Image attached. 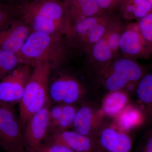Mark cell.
Listing matches in <instances>:
<instances>
[{
  "label": "cell",
  "mask_w": 152,
  "mask_h": 152,
  "mask_svg": "<svg viewBox=\"0 0 152 152\" xmlns=\"http://www.w3.org/2000/svg\"><path fill=\"white\" fill-rule=\"evenodd\" d=\"M15 6L18 18L32 31L60 36L65 31L64 23L69 15L60 0L28 1Z\"/></svg>",
  "instance_id": "obj_1"
},
{
  "label": "cell",
  "mask_w": 152,
  "mask_h": 152,
  "mask_svg": "<svg viewBox=\"0 0 152 152\" xmlns=\"http://www.w3.org/2000/svg\"><path fill=\"white\" fill-rule=\"evenodd\" d=\"M34 66L19 103V120L23 129L29 119L48 103L50 63L48 60L43 59L37 62Z\"/></svg>",
  "instance_id": "obj_2"
},
{
  "label": "cell",
  "mask_w": 152,
  "mask_h": 152,
  "mask_svg": "<svg viewBox=\"0 0 152 152\" xmlns=\"http://www.w3.org/2000/svg\"><path fill=\"white\" fill-rule=\"evenodd\" d=\"M59 37L31 32L17 54L21 64L34 66L43 59L48 60L50 63L58 60L60 54Z\"/></svg>",
  "instance_id": "obj_3"
},
{
  "label": "cell",
  "mask_w": 152,
  "mask_h": 152,
  "mask_svg": "<svg viewBox=\"0 0 152 152\" xmlns=\"http://www.w3.org/2000/svg\"><path fill=\"white\" fill-rule=\"evenodd\" d=\"M23 130L12 104L0 103V148L6 152H26Z\"/></svg>",
  "instance_id": "obj_4"
},
{
  "label": "cell",
  "mask_w": 152,
  "mask_h": 152,
  "mask_svg": "<svg viewBox=\"0 0 152 152\" xmlns=\"http://www.w3.org/2000/svg\"><path fill=\"white\" fill-rule=\"evenodd\" d=\"M50 105L34 114L28 120L23 132L26 151L38 152L50 129Z\"/></svg>",
  "instance_id": "obj_5"
},
{
  "label": "cell",
  "mask_w": 152,
  "mask_h": 152,
  "mask_svg": "<svg viewBox=\"0 0 152 152\" xmlns=\"http://www.w3.org/2000/svg\"><path fill=\"white\" fill-rule=\"evenodd\" d=\"M31 72L29 65L21 64L1 80L0 103H19Z\"/></svg>",
  "instance_id": "obj_6"
},
{
  "label": "cell",
  "mask_w": 152,
  "mask_h": 152,
  "mask_svg": "<svg viewBox=\"0 0 152 152\" xmlns=\"http://www.w3.org/2000/svg\"><path fill=\"white\" fill-rule=\"evenodd\" d=\"M142 76L141 69L137 64L130 60L121 59L115 62L105 85L110 91H120L130 82L139 80Z\"/></svg>",
  "instance_id": "obj_7"
},
{
  "label": "cell",
  "mask_w": 152,
  "mask_h": 152,
  "mask_svg": "<svg viewBox=\"0 0 152 152\" xmlns=\"http://www.w3.org/2000/svg\"><path fill=\"white\" fill-rule=\"evenodd\" d=\"M97 149L103 152H131L133 141L127 133L102 127L94 139Z\"/></svg>",
  "instance_id": "obj_8"
},
{
  "label": "cell",
  "mask_w": 152,
  "mask_h": 152,
  "mask_svg": "<svg viewBox=\"0 0 152 152\" xmlns=\"http://www.w3.org/2000/svg\"><path fill=\"white\" fill-rule=\"evenodd\" d=\"M104 114L89 105L77 109L73 126L75 131L94 140L102 126Z\"/></svg>",
  "instance_id": "obj_9"
},
{
  "label": "cell",
  "mask_w": 152,
  "mask_h": 152,
  "mask_svg": "<svg viewBox=\"0 0 152 152\" xmlns=\"http://www.w3.org/2000/svg\"><path fill=\"white\" fill-rule=\"evenodd\" d=\"M48 91L53 102L67 104L75 103L84 95L83 88L77 81L65 76L55 80Z\"/></svg>",
  "instance_id": "obj_10"
},
{
  "label": "cell",
  "mask_w": 152,
  "mask_h": 152,
  "mask_svg": "<svg viewBox=\"0 0 152 152\" xmlns=\"http://www.w3.org/2000/svg\"><path fill=\"white\" fill-rule=\"evenodd\" d=\"M31 30L20 19H16L8 28L0 31V50L17 55L31 32Z\"/></svg>",
  "instance_id": "obj_11"
},
{
  "label": "cell",
  "mask_w": 152,
  "mask_h": 152,
  "mask_svg": "<svg viewBox=\"0 0 152 152\" xmlns=\"http://www.w3.org/2000/svg\"><path fill=\"white\" fill-rule=\"evenodd\" d=\"M51 142L65 146L76 152H94L97 150L94 140L75 131L66 130L55 133Z\"/></svg>",
  "instance_id": "obj_12"
},
{
  "label": "cell",
  "mask_w": 152,
  "mask_h": 152,
  "mask_svg": "<svg viewBox=\"0 0 152 152\" xmlns=\"http://www.w3.org/2000/svg\"><path fill=\"white\" fill-rule=\"evenodd\" d=\"M77 109L72 104H61L50 109V127L55 132L73 126Z\"/></svg>",
  "instance_id": "obj_13"
},
{
  "label": "cell",
  "mask_w": 152,
  "mask_h": 152,
  "mask_svg": "<svg viewBox=\"0 0 152 152\" xmlns=\"http://www.w3.org/2000/svg\"><path fill=\"white\" fill-rule=\"evenodd\" d=\"M69 16L78 22L98 12L99 7L95 0H65L64 2Z\"/></svg>",
  "instance_id": "obj_14"
},
{
  "label": "cell",
  "mask_w": 152,
  "mask_h": 152,
  "mask_svg": "<svg viewBox=\"0 0 152 152\" xmlns=\"http://www.w3.org/2000/svg\"><path fill=\"white\" fill-rule=\"evenodd\" d=\"M128 100L127 95L121 90L110 91L104 99L102 111L104 115L116 116L127 106Z\"/></svg>",
  "instance_id": "obj_15"
},
{
  "label": "cell",
  "mask_w": 152,
  "mask_h": 152,
  "mask_svg": "<svg viewBox=\"0 0 152 152\" xmlns=\"http://www.w3.org/2000/svg\"><path fill=\"white\" fill-rule=\"evenodd\" d=\"M144 115L138 109L127 105L116 116V122L119 131L126 132L142 123Z\"/></svg>",
  "instance_id": "obj_16"
},
{
  "label": "cell",
  "mask_w": 152,
  "mask_h": 152,
  "mask_svg": "<svg viewBox=\"0 0 152 152\" xmlns=\"http://www.w3.org/2000/svg\"><path fill=\"white\" fill-rule=\"evenodd\" d=\"M137 96L144 107V113L152 118V74L144 76L137 88Z\"/></svg>",
  "instance_id": "obj_17"
},
{
  "label": "cell",
  "mask_w": 152,
  "mask_h": 152,
  "mask_svg": "<svg viewBox=\"0 0 152 152\" xmlns=\"http://www.w3.org/2000/svg\"><path fill=\"white\" fill-rule=\"evenodd\" d=\"M119 46L125 53L131 55L138 53L141 48L139 34L132 31L125 32L120 38Z\"/></svg>",
  "instance_id": "obj_18"
},
{
  "label": "cell",
  "mask_w": 152,
  "mask_h": 152,
  "mask_svg": "<svg viewBox=\"0 0 152 152\" xmlns=\"http://www.w3.org/2000/svg\"><path fill=\"white\" fill-rule=\"evenodd\" d=\"M20 64L17 55L8 51L0 50V81Z\"/></svg>",
  "instance_id": "obj_19"
},
{
  "label": "cell",
  "mask_w": 152,
  "mask_h": 152,
  "mask_svg": "<svg viewBox=\"0 0 152 152\" xmlns=\"http://www.w3.org/2000/svg\"><path fill=\"white\" fill-rule=\"evenodd\" d=\"M18 18L15 6L2 2L0 0V31L6 29Z\"/></svg>",
  "instance_id": "obj_20"
},
{
  "label": "cell",
  "mask_w": 152,
  "mask_h": 152,
  "mask_svg": "<svg viewBox=\"0 0 152 152\" xmlns=\"http://www.w3.org/2000/svg\"><path fill=\"white\" fill-rule=\"evenodd\" d=\"M93 54L96 60L100 62L106 61L111 56V49L107 42L101 39L96 43L93 48Z\"/></svg>",
  "instance_id": "obj_21"
},
{
  "label": "cell",
  "mask_w": 152,
  "mask_h": 152,
  "mask_svg": "<svg viewBox=\"0 0 152 152\" xmlns=\"http://www.w3.org/2000/svg\"><path fill=\"white\" fill-rule=\"evenodd\" d=\"M98 20L94 17H90L78 22L75 27L76 34L84 39L93 28L98 24Z\"/></svg>",
  "instance_id": "obj_22"
},
{
  "label": "cell",
  "mask_w": 152,
  "mask_h": 152,
  "mask_svg": "<svg viewBox=\"0 0 152 152\" xmlns=\"http://www.w3.org/2000/svg\"><path fill=\"white\" fill-rule=\"evenodd\" d=\"M139 28L145 39L152 41V13L147 14L142 18Z\"/></svg>",
  "instance_id": "obj_23"
},
{
  "label": "cell",
  "mask_w": 152,
  "mask_h": 152,
  "mask_svg": "<svg viewBox=\"0 0 152 152\" xmlns=\"http://www.w3.org/2000/svg\"><path fill=\"white\" fill-rule=\"evenodd\" d=\"M135 152H152V130L141 139Z\"/></svg>",
  "instance_id": "obj_24"
},
{
  "label": "cell",
  "mask_w": 152,
  "mask_h": 152,
  "mask_svg": "<svg viewBox=\"0 0 152 152\" xmlns=\"http://www.w3.org/2000/svg\"><path fill=\"white\" fill-rule=\"evenodd\" d=\"M137 6V8L133 15L136 18H143L151 10L152 7L147 0H133Z\"/></svg>",
  "instance_id": "obj_25"
},
{
  "label": "cell",
  "mask_w": 152,
  "mask_h": 152,
  "mask_svg": "<svg viewBox=\"0 0 152 152\" xmlns=\"http://www.w3.org/2000/svg\"><path fill=\"white\" fill-rule=\"evenodd\" d=\"M38 152H76L61 144L50 142L43 144Z\"/></svg>",
  "instance_id": "obj_26"
},
{
  "label": "cell",
  "mask_w": 152,
  "mask_h": 152,
  "mask_svg": "<svg viewBox=\"0 0 152 152\" xmlns=\"http://www.w3.org/2000/svg\"><path fill=\"white\" fill-rule=\"evenodd\" d=\"M104 31V27L102 25L98 24L90 31L84 40H86L92 43H96L101 39Z\"/></svg>",
  "instance_id": "obj_27"
},
{
  "label": "cell",
  "mask_w": 152,
  "mask_h": 152,
  "mask_svg": "<svg viewBox=\"0 0 152 152\" xmlns=\"http://www.w3.org/2000/svg\"><path fill=\"white\" fill-rule=\"evenodd\" d=\"M120 37L117 34H113L110 36L107 41L111 50H116L119 46Z\"/></svg>",
  "instance_id": "obj_28"
},
{
  "label": "cell",
  "mask_w": 152,
  "mask_h": 152,
  "mask_svg": "<svg viewBox=\"0 0 152 152\" xmlns=\"http://www.w3.org/2000/svg\"><path fill=\"white\" fill-rule=\"evenodd\" d=\"M100 9H107L110 7L119 0H95Z\"/></svg>",
  "instance_id": "obj_29"
},
{
  "label": "cell",
  "mask_w": 152,
  "mask_h": 152,
  "mask_svg": "<svg viewBox=\"0 0 152 152\" xmlns=\"http://www.w3.org/2000/svg\"><path fill=\"white\" fill-rule=\"evenodd\" d=\"M8 1L10 2H13L19 1V2L18 4H21L22 2H23V0H8Z\"/></svg>",
  "instance_id": "obj_30"
},
{
  "label": "cell",
  "mask_w": 152,
  "mask_h": 152,
  "mask_svg": "<svg viewBox=\"0 0 152 152\" xmlns=\"http://www.w3.org/2000/svg\"><path fill=\"white\" fill-rule=\"evenodd\" d=\"M147 1L150 4H151L152 7V0H147Z\"/></svg>",
  "instance_id": "obj_31"
},
{
  "label": "cell",
  "mask_w": 152,
  "mask_h": 152,
  "mask_svg": "<svg viewBox=\"0 0 152 152\" xmlns=\"http://www.w3.org/2000/svg\"><path fill=\"white\" fill-rule=\"evenodd\" d=\"M103 152L102 151H100V150H97L96 151H95V152Z\"/></svg>",
  "instance_id": "obj_32"
},
{
  "label": "cell",
  "mask_w": 152,
  "mask_h": 152,
  "mask_svg": "<svg viewBox=\"0 0 152 152\" xmlns=\"http://www.w3.org/2000/svg\"><path fill=\"white\" fill-rule=\"evenodd\" d=\"M26 152H30L27 151H26Z\"/></svg>",
  "instance_id": "obj_33"
}]
</instances>
